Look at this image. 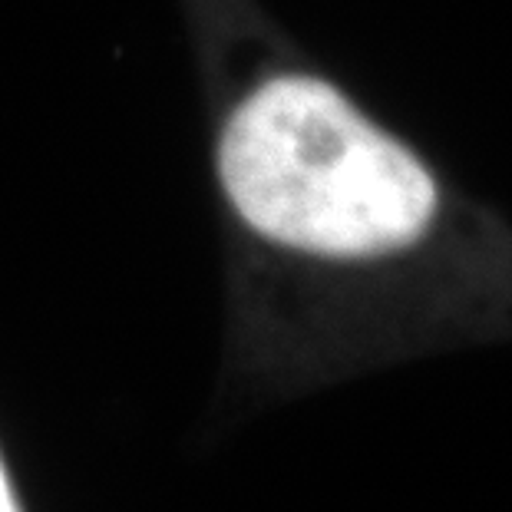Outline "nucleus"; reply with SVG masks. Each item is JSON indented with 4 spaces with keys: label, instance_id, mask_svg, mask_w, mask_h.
Here are the masks:
<instances>
[{
    "label": "nucleus",
    "instance_id": "2",
    "mask_svg": "<svg viewBox=\"0 0 512 512\" xmlns=\"http://www.w3.org/2000/svg\"><path fill=\"white\" fill-rule=\"evenodd\" d=\"M0 512H24L14 496V486H10V476H7V466L0 460Z\"/></svg>",
    "mask_w": 512,
    "mask_h": 512
},
{
    "label": "nucleus",
    "instance_id": "1",
    "mask_svg": "<svg viewBox=\"0 0 512 512\" xmlns=\"http://www.w3.org/2000/svg\"><path fill=\"white\" fill-rule=\"evenodd\" d=\"M219 179L294 278L285 328L298 370L512 341V222L324 76L258 80L222 129Z\"/></svg>",
    "mask_w": 512,
    "mask_h": 512
}]
</instances>
